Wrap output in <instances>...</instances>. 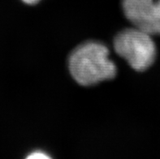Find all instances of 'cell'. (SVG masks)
Returning a JSON list of instances; mask_svg holds the SVG:
<instances>
[{
    "instance_id": "obj_2",
    "label": "cell",
    "mask_w": 160,
    "mask_h": 159,
    "mask_svg": "<svg viewBox=\"0 0 160 159\" xmlns=\"http://www.w3.org/2000/svg\"><path fill=\"white\" fill-rule=\"evenodd\" d=\"M114 49L138 72L148 69L156 58V47L151 35L135 27L116 35Z\"/></svg>"
},
{
    "instance_id": "obj_5",
    "label": "cell",
    "mask_w": 160,
    "mask_h": 159,
    "mask_svg": "<svg viewBox=\"0 0 160 159\" xmlns=\"http://www.w3.org/2000/svg\"><path fill=\"white\" fill-rule=\"evenodd\" d=\"M41 0H22V2H24V3L28 4V5H34V4L38 3Z\"/></svg>"
},
{
    "instance_id": "obj_1",
    "label": "cell",
    "mask_w": 160,
    "mask_h": 159,
    "mask_svg": "<svg viewBox=\"0 0 160 159\" xmlns=\"http://www.w3.org/2000/svg\"><path fill=\"white\" fill-rule=\"evenodd\" d=\"M109 55V50L103 43H82L69 57L68 67L72 77L83 86H90L114 78L116 66Z\"/></svg>"
},
{
    "instance_id": "obj_4",
    "label": "cell",
    "mask_w": 160,
    "mask_h": 159,
    "mask_svg": "<svg viewBox=\"0 0 160 159\" xmlns=\"http://www.w3.org/2000/svg\"><path fill=\"white\" fill-rule=\"evenodd\" d=\"M28 158H50V156L42 151H34L28 156Z\"/></svg>"
},
{
    "instance_id": "obj_3",
    "label": "cell",
    "mask_w": 160,
    "mask_h": 159,
    "mask_svg": "<svg viewBox=\"0 0 160 159\" xmlns=\"http://www.w3.org/2000/svg\"><path fill=\"white\" fill-rule=\"evenodd\" d=\"M122 7L135 28L151 36L160 35V0H123Z\"/></svg>"
}]
</instances>
